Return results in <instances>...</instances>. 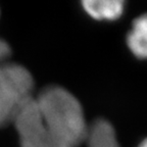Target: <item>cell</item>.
<instances>
[{
  "label": "cell",
  "mask_w": 147,
  "mask_h": 147,
  "mask_svg": "<svg viewBox=\"0 0 147 147\" xmlns=\"http://www.w3.org/2000/svg\"><path fill=\"white\" fill-rule=\"evenodd\" d=\"M85 140L88 147H119L115 129L106 119H97L88 127Z\"/></svg>",
  "instance_id": "cell-5"
},
{
  "label": "cell",
  "mask_w": 147,
  "mask_h": 147,
  "mask_svg": "<svg viewBox=\"0 0 147 147\" xmlns=\"http://www.w3.org/2000/svg\"><path fill=\"white\" fill-rule=\"evenodd\" d=\"M48 147H78L88 126L79 100L67 89L50 86L35 98Z\"/></svg>",
  "instance_id": "cell-1"
},
{
  "label": "cell",
  "mask_w": 147,
  "mask_h": 147,
  "mask_svg": "<svg viewBox=\"0 0 147 147\" xmlns=\"http://www.w3.org/2000/svg\"><path fill=\"white\" fill-rule=\"evenodd\" d=\"M147 20L146 16H138L132 24V29L127 36V45L137 58L144 59L147 53Z\"/></svg>",
  "instance_id": "cell-6"
},
{
  "label": "cell",
  "mask_w": 147,
  "mask_h": 147,
  "mask_svg": "<svg viewBox=\"0 0 147 147\" xmlns=\"http://www.w3.org/2000/svg\"><path fill=\"white\" fill-rule=\"evenodd\" d=\"M138 147H147V144H146V141H142V142L140 143V145H139V146Z\"/></svg>",
  "instance_id": "cell-8"
},
{
  "label": "cell",
  "mask_w": 147,
  "mask_h": 147,
  "mask_svg": "<svg viewBox=\"0 0 147 147\" xmlns=\"http://www.w3.org/2000/svg\"><path fill=\"white\" fill-rule=\"evenodd\" d=\"M34 80L21 64L5 63L0 74V127L12 122L22 105L32 97Z\"/></svg>",
  "instance_id": "cell-2"
},
{
  "label": "cell",
  "mask_w": 147,
  "mask_h": 147,
  "mask_svg": "<svg viewBox=\"0 0 147 147\" xmlns=\"http://www.w3.org/2000/svg\"><path fill=\"white\" fill-rule=\"evenodd\" d=\"M10 47H9L8 43L5 42L4 40L0 39V74L2 71L3 65L6 63L7 58L10 56Z\"/></svg>",
  "instance_id": "cell-7"
},
{
  "label": "cell",
  "mask_w": 147,
  "mask_h": 147,
  "mask_svg": "<svg viewBox=\"0 0 147 147\" xmlns=\"http://www.w3.org/2000/svg\"><path fill=\"white\" fill-rule=\"evenodd\" d=\"M12 122L18 132L21 147H48L34 97L28 99L20 107Z\"/></svg>",
  "instance_id": "cell-3"
},
{
  "label": "cell",
  "mask_w": 147,
  "mask_h": 147,
  "mask_svg": "<svg viewBox=\"0 0 147 147\" xmlns=\"http://www.w3.org/2000/svg\"><path fill=\"white\" fill-rule=\"evenodd\" d=\"M81 4L84 11L96 21H115L125 11V1L122 0H86Z\"/></svg>",
  "instance_id": "cell-4"
}]
</instances>
